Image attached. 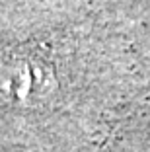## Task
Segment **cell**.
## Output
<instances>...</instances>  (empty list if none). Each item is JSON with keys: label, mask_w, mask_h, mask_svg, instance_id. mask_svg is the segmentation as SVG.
Returning a JSON list of instances; mask_svg holds the SVG:
<instances>
[{"label": "cell", "mask_w": 150, "mask_h": 152, "mask_svg": "<svg viewBox=\"0 0 150 152\" xmlns=\"http://www.w3.org/2000/svg\"><path fill=\"white\" fill-rule=\"evenodd\" d=\"M51 72L29 58L0 66V92L14 102L29 103L33 96H45L51 90Z\"/></svg>", "instance_id": "cell-1"}]
</instances>
